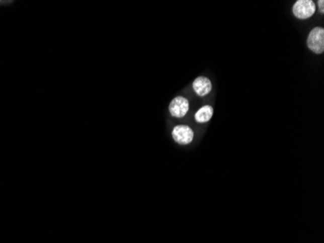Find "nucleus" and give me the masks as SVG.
I'll use <instances>...</instances> for the list:
<instances>
[{
  "instance_id": "nucleus-1",
  "label": "nucleus",
  "mask_w": 324,
  "mask_h": 243,
  "mask_svg": "<svg viewBox=\"0 0 324 243\" xmlns=\"http://www.w3.org/2000/svg\"><path fill=\"white\" fill-rule=\"evenodd\" d=\"M307 46L312 53L316 54H323L324 28L317 27L312 28L307 38Z\"/></svg>"
},
{
  "instance_id": "nucleus-2",
  "label": "nucleus",
  "mask_w": 324,
  "mask_h": 243,
  "mask_svg": "<svg viewBox=\"0 0 324 243\" xmlns=\"http://www.w3.org/2000/svg\"><path fill=\"white\" fill-rule=\"evenodd\" d=\"M292 13L298 20H307L315 13V3L312 0H298L293 7Z\"/></svg>"
},
{
  "instance_id": "nucleus-3",
  "label": "nucleus",
  "mask_w": 324,
  "mask_h": 243,
  "mask_svg": "<svg viewBox=\"0 0 324 243\" xmlns=\"http://www.w3.org/2000/svg\"><path fill=\"white\" fill-rule=\"evenodd\" d=\"M189 110V100L184 96H176L169 104V112L175 118L185 117Z\"/></svg>"
},
{
  "instance_id": "nucleus-4",
  "label": "nucleus",
  "mask_w": 324,
  "mask_h": 243,
  "mask_svg": "<svg viewBox=\"0 0 324 243\" xmlns=\"http://www.w3.org/2000/svg\"><path fill=\"white\" fill-rule=\"evenodd\" d=\"M172 136L177 143L181 145H188L194 137V133L189 126L180 125L176 126L172 132Z\"/></svg>"
},
{
  "instance_id": "nucleus-5",
  "label": "nucleus",
  "mask_w": 324,
  "mask_h": 243,
  "mask_svg": "<svg viewBox=\"0 0 324 243\" xmlns=\"http://www.w3.org/2000/svg\"><path fill=\"white\" fill-rule=\"evenodd\" d=\"M193 90L195 92V94L198 96H206L209 95L212 91V82L210 81L209 78L205 77V76H199L197 77L192 84Z\"/></svg>"
},
{
  "instance_id": "nucleus-6",
  "label": "nucleus",
  "mask_w": 324,
  "mask_h": 243,
  "mask_svg": "<svg viewBox=\"0 0 324 243\" xmlns=\"http://www.w3.org/2000/svg\"><path fill=\"white\" fill-rule=\"evenodd\" d=\"M214 115V108L211 105H204L201 108L199 109L195 115H194V119L195 121L199 124H204V123H208L212 119Z\"/></svg>"
},
{
  "instance_id": "nucleus-7",
  "label": "nucleus",
  "mask_w": 324,
  "mask_h": 243,
  "mask_svg": "<svg viewBox=\"0 0 324 243\" xmlns=\"http://www.w3.org/2000/svg\"><path fill=\"white\" fill-rule=\"evenodd\" d=\"M317 5H318V7H319V11H320V13L324 14L323 0H319V1H317Z\"/></svg>"
}]
</instances>
